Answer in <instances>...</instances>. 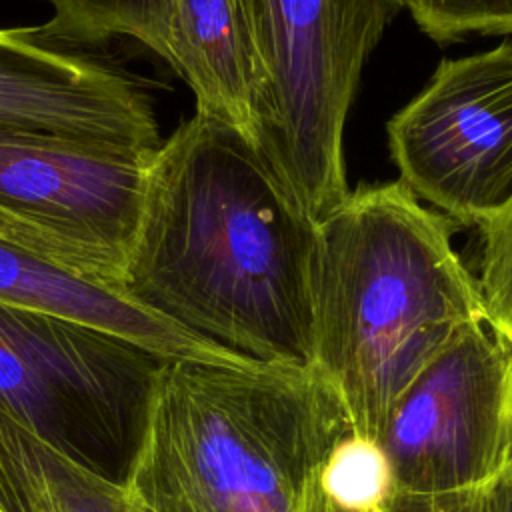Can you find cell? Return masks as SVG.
Wrapping results in <instances>:
<instances>
[{
  "mask_svg": "<svg viewBox=\"0 0 512 512\" xmlns=\"http://www.w3.org/2000/svg\"><path fill=\"white\" fill-rule=\"evenodd\" d=\"M318 222L256 142L196 112L154 154L120 290L262 362L308 364Z\"/></svg>",
  "mask_w": 512,
  "mask_h": 512,
  "instance_id": "1",
  "label": "cell"
},
{
  "mask_svg": "<svg viewBox=\"0 0 512 512\" xmlns=\"http://www.w3.org/2000/svg\"><path fill=\"white\" fill-rule=\"evenodd\" d=\"M454 230L402 180L362 186L318 220L308 364L334 386L348 432L382 440L428 364L488 322Z\"/></svg>",
  "mask_w": 512,
  "mask_h": 512,
  "instance_id": "2",
  "label": "cell"
},
{
  "mask_svg": "<svg viewBox=\"0 0 512 512\" xmlns=\"http://www.w3.org/2000/svg\"><path fill=\"white\" fill-rule=\"evenodd\" d=\"M346 432L310 364L166 358L124 492L134 512H298Z\"/></svg>",
  "mask_w": 512,
  "mask_h": 512,
  "instance_id": "3",
  "label": "cell"
},
{
  "mask_svg": "<svg viewBox=\"0 0 512 512\" xmlns=\"http://www.w3.org/2000/svg\"><path fill=\"white\" fill-rule=\"evenodd\" d=\"M256 68L252 140L316 222L348 194L344 124L404 0H240Z\"/></svg>",
  "mask_w": 512,
  "mask_h": 512,
  "instance_id": "4",
  "label": "cell"
},
{
  "mask_svg": "<svg viewBox=\"0 0 512 512\" xmlns=\"http://www.w3.org/2000/svg\"><path fill=\"white\" fill-rule=\"evenodd\" d=\"M164 356L0 302V408L76 466L126 484Z\"/></svg>",
  "mask_w": 512,
  "mask_h": 512,
  "instance_id": "5",
  "label": "cell"
},
{
  "mask_svg": "<svg viewBox=\"0 0 512 512\" xmlns=\"http://www.w3.org/2000/svg\"><path fill=\"white\" fill-rule=\"evenodd\" d=\"M396 502L468 506L512 462V344L488 322L462 330L386 424Z\"/></svg>",
  "mask_w": 512,
  "mask_h": 512,
  "instance_id": "6",
  "label": "cell"
},
{
  "mask_svg": "<svg viewBox=\"0 0 512 512\" xmlns=\"http://www.w3.org/2000/svg\"><path fill=\"white\" fill-rule=\"evenodd\" d=\"M400 180L462 226L512 202V42L442 60L388 122Z\"/></svg>",
  "mask_w": 512,
  "mask_h": 512,
  "instance_id": "7",
  "label": "cell"
},
{
  "mask_svg": "<svg viewBox=\"0 0 512 512\" xmlns=\"http://www.w3.org/2000/svg\"><path fill=\"white\" fill-rule=\"evenodd\" d=\"M0 144L156 154L162 146L144 84L42 26L0 28Z\"/></svg>",
  "mask_w": 512,
  "mask_h": 512,
  "instance_id": "8",
  "label": "cell"
},
{
  "mask_svg": "<svg viewBox=\"0 0 512 512\" xmlns=\"http://www.w3.org/2000/svg\"><path fill=\"white\" fill-rule=\"evenodd\" d=\"M154 154L0 144V210L66 246L82 270L120 290Z\"/></svg>",
  "mask_w": 512,
  "mask_h": 512,
  "instance_id": "9",
  "label": "cell"
},
{
  "mask_svg": "<svg viewBox=\"0 0 512 512\" xmlns=\"http://www.w3.org/2000/svg\"><path fill=\"white\" fill-rule=\"evenodd\" d=\"M0 302L76 320L164 358L246 364L254 358L208 340L36 250L0 238Z\"/></svg>",
  "mask_w": 512,
  "mask_h": 512,
  "instance_id": "10",
  "label": "cell"
},
{
  "mask_svg": "<svg viewBox=\"0 0 512 512\" xmlns=\"http://www.w3.org/2000/svg\"><path fill=\"white\" fill-rule=\"evenodd\" d=\"M170 66L186 80L196 112L252 138L256 68L240 0H172Z\"/></svg>",
  "mask_w": 512,
  "mask_h": 512,
  "instance_id": "11",
  "label": "cell"
},
{
  "mask_svg": "<svg viewBox=\"0 0 512 512\" xmlns=\"http://www.w3.org/2000/svg\"><path fill=\"white\" fill-rule=\"evenodd\" d=\"M0 512H134L124 486L58 454L0 408Z\"/></svg>",
  "mask_w": 512,
  "mask_h": 512,
  "instance_id": "12",
  "label": "cell"
},
{
  "mask_svg": "<svg viewBox=\"0 0 512 512\" xmlns=\"http://www.w3.org/2000/svg\"><path fill=\"white\" fill-rule=\"evenodd\" d=\"M52 18L42 24L50 38L78 44L130 36L170 64L168 24L172 0H44Z\"/></svg>",
  "mask_w": 512,
  "mask_h": 512,
  "instance_id": "13",
  "label": "cell"
},
{
  "mask_svg": "<svg viewBox=\"0 0 512 512\" xmlns=\"http://www.w3.org/2000/svg\"><path fill=\"white\" fill-rule=\"evenodd\" d=\"M318 484L336 512H388L396 502L394 472L382 442L352 432L330 448Z\"/></svg>",
  "mask_w": 512,
  "mask_h": 512,
  "instance_id": "14",
  "label": "cell"
},
{
  "mask_svg": "<svg viewBox=\"0 0 512 512\" xmlns=\"http://www.w3.org/2000/svg\"><path fill=\"white\" fill-rule=\"evenodd\" d=\"M476 280L488 324L512 344V202L480 224Z\"/></svg>",
  "mask_w": 512,
  "mask_h": 512,
  "instance_id": "15",
  "label": "cell"
},
{
  "mask_svg": "<svg viewBox=\"0 0 512 512\" xmlns=\"http://www.w3.org/2000/svg\"><path fill=\"white\" fill-rule=\"evenodd\" d=\"M404 8L436 42L466 34H512V0H404Z\"/></svg>",
  "mask_w": 512,
  "mask_h": 512,
  "instance_id": "16",
  "label": "cell"
},
{
  "mask_svg": "<svg viewBox=\"0 0 512 512\" xmlns=\"http://www.w3.org/2000/svg\"><path fill=\"white\" fill-rule=\"evenodd\" d=\"M0 238H6V240L16 242V244H22V246H26L30 250H36V252L48 256V258L68 266V268H74V270L86 274L82 270V266L78 264L76 256L66 246H62L58 240H54L46 232L38 230L36 226H30L24 220H20V218L4 212V210H0Z\"/></svg>",
  "mask_w": 512,
  "mask_h": 512,
  "instance_id": "17",
  "label": "cell"
},
{
  "mask_svg": "<svg viewBox=\"0 0 512 512\" xmlns=\"http://www.w3.org/2000/svg\"><path fill=\"white\" fill-rule=\"evenodd\" d=\"M468 512H512V462L490 486L472 498Z\"/></svg>",
  "mask_w": 512,
  "mask_h": 512,
  "instance_id": "18",
  "label": "cell"
},
{
  "mask_svg": "<svg viewBox=\"0 0 512 512\" xmlns=\"http://www.w3.org/2000/svg\"><path fill=\"white\" fill-rule=\"evenodd\" d=\"M298 512H336V508L330 504V500H328V498L324 496V492L320 490L318 478L312 480L310 486L306 488Z\"/></svg>",
  "mask_w": 512,
  "mask_h": 512,
  "instance_id": "19",
  "label": "cell"
},
{
  "mask_svg": "<svg viewBox=\"0 0 512 512\" xmlns=\"http://www.w3.org/2000/svg\"><path fill=\"white\" fill-rule=\"evenodd\" d=\"M468 506H432V504L394 502V506L388 512H468Z\"/></svg>",
  "mask_w": 512,
  "mask_h": 512,
  "instance_id": "20",
  "label": "cell"
}]
</instances>
